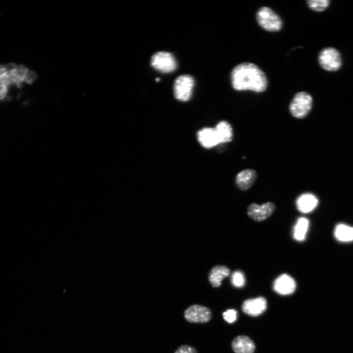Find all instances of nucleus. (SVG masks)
<instances>
[{"label":"nucleus","mask_w":353,"mask_h":353,"mask_svg":"<svg viewBox=\"0 0 353 353\" xmlns=\"http://www.w3.org/2000/svg\"><path fill=\"white\" fill-rule=\"evenodd\" d=\"M309 8L317 12L325 11L330 6L329 0H309L307 2Z\"/></svg>","instance_id":"obj_20"},{"label":"nucleus","mask_w":353,"mask_h":353,"mask_svg":"<svg viewBox=\"0 0 353 353\" xmlns=\"http://www.w3.org/2000/svg\"><path fill=\"white\" fill-rule=\"evenodd\" d=\"M198 139L204 147L210 149L220 144L215 128H206L201 130L198 133Z\"/></svg>","instance_id":"obj_12"},{"label":"nucleus","mask_w":353,"mask_h":353,"mask_svg":"<svg viewBox=\"0 0 353 353\" xmlns=\"http://www.w3.org/2000/svg\"><path fill=\"white\" fill-rule=\"evenodd\" d=\"M257 174L253 169H245L240 172L236 177V183L238 188L243 191L250 188L255 182Z\"/></svg>","instance_id":"obj_14"},{"label":"nucleus","mask_w":353,"mask_h":353,"mask_svg":"<svg viewBox=\"0 0 353 353\" xmlns=\"http://www.w3.org/2000/svg\"><path fill=\"white\" fill-rule=\"evenodd\" d=\"M232 283L235 287H243L245 283L243 274L240 271L235 272L232 276Z\"/></svg>","instance_id":"obj_21"},{"label":"nucleus","mask_w":353,"mask_h":353,"mask_svg":"<svg viewBox=\"0 0 353 353\" xmlns=\"http://www.w3.org/2000/svg\"><path fill=\"white\" fill-rule=\"evenodd\" d=\"M319 200L316 196L311 193L301 195L297 200L298 210L302 213H309L314 211L318 206Z\"/></svg>","instance_id":"obj_13"},{"label":"nucleus","mask_w":353,"mask_h":353,"mask_svg":"<svg viewBox=\"0 0 353 353\" xmlns=\"http://www.w3.org/2000/svg\"><path fill=\"white\" fill-rule=\"evenodd\" d=\"M151 64L154 69L164 73H171L177 67V62L174 56L166 52H159L153 55Z\"/></svg>","instance_id":"obj_7"},{"label":"nucleus","mask_w":353,"mask_h":353,"mask_svg":"<svg viewBox=\"0 0 353 353\" xmlns=\"http://www.w3.org/2000/svg\"><path fill=\"white\" fill-rule=\"evenodd\" d=\"M184 317L190 323H206L211 320L212 313L211 310L206 307L194 305L185 310Z\"/></svg>","instance_id":"obj_8"},{"label":"nucleus","mask_w":353,"mask_h":353,"mask_svg":"<svg viewBox=\"0 0 353 353\" xmlns=\"http://www.w3.org/2000/svg\"><path fill=\"white\" fill-rule=\"evenodd\" d=\"M224 320L229 323H234L236 321L237 317V312L235 310H228L223 314Z\"/></svg>","instance_id":"obj_22"},{"label":"nucleus","mask_w":353,"mask_h":353,"mask_svg":"<svg viewBox=\"0 0 353 353\" xmlns=\"http://www.w3.org/2000/svg\"><path fill=\"white\" fill-rule=\"evenodd\" d=\"M231 80L233 88L237 91L262 93L268 86L266 74L253 63H244L237 65L232 70Z\"/></svg>","instance_id":"obj_1"},{"label":"nucleus","mask_w":353,"mask_h":353,"mask_svg":"<svg viewBox=\"0 0 353 353\" xmlns=\"http://www.w3.org/2000/svg\"><path fill=\"white\" fill-rule=\"evenodd\" d=\"M319 62L321 68L330 72L338 70L342 63L340 54L337 50L332 47L322 50L319 56Z\"/></svg>","instance_id":"obj_5"},{"label":"nucleus","mask_w":353,"mask_h":353,"mask_svg":"<svg viewBox=\"0 0 353 353\" xmlns=\"http://www.w3.org/2000/svg\"><path fill=\"white\" fill-rule=\"evenodd\" d=\"M156 81L157 82H159L160 81V79L159 78H157Z\"/></svg>","instance_id":"obj_24"},{"label":"nucleus","mask_w":353,"mask_h":353,"mask_svg":"<svg viewBox=\"0 0 353 353\" xmlns=\"http://www.w3.org/2000/svg\"><path fill=\"white\" fill-rule=\"evenodd\" d=\"M215 129L220 143H226L232 140L233 129L228 122L225 121L220 122Z\"/></svg>","instance_id":"obj_17"},{"label":"nucleus","mask_w":353,"mask_h":353,"mask_svg":"<svg viewBox=\"0 0 353 353\" xmlns=\"http://www.w3.org/2000/svg\"><path fill=\"white\" fill-rule=\"evenodd\" d=\"M313 105L312 96L305 91L295 94L289 105V111L295 118L303 119L306 118L312 110Z\"/></svg>","instance_id":"obj_3"},{"label":"nucleus","mask_w":353,"mask_h":353,"mask_svg":"<svg viewBox=\"0 0 353 353\" xmlns=\"http://www.w3.org/2000/svg\"><path fill=\"white\" fill-rule=\"evenodd\" d=\"M174 353H197V351L191 346L184 345L179 347Z\"/></svg>","instance_id":"obj_23"},{"label":"nucleus","mask_w":353,"mask_h":353,"mask_svg":"<svg viewBox=\"0 0 353 353\" xmlns=\"http://www.w3.org/2000/svg\"><path fill=\"white\" fill-rule=\"evenodd\" d=\"M275 205L268 202L262 205L251 204L247 209V214L250 218L256 222H262L269 218L274 212Z\"/></svg>","instance_id":"obj_9"},{"label":"nucleus","mask_w":353,"mask_h":353,"mask_svg":"<svg viewBox=\"0 0 353 353\" xmlns=\"http://www.w3.org/2000/svg\"><path fill=\"white\" fill-rule=\"evenodd\" d=\"M194 85V81L191 76L183 75L178 77L174 84L175 98L180 101H187L191 97Z\"/></svg>","instance_id":"obj_6"},{"label":"nucleus","mask_w":353,"mask_h":353,"mask_svg":"<svg viewBox=\"0 0 353 353\" xmlns=\"http://www.w3.org/2000/svg\"><path fill=\"white\" fill-rule=\"evenodd\" d=\"M232 348L235 353H253L255 350V345L249 337L241 336L233 340Z\"/></svg>","instance_id":"obj_15"},{"label":"nucleus","mask_w":353,"mask_h":353,"mask_svg":"<svg viewBox=\"0 0 353 353\" xmlns=\"http://www.w3.org/2000/svg\"><path fill=\"white\" fill-rule=\"evenodd\" d=\"M274 289L279 294L289 295L294 292L296 289V283L294 280L289 275L286 274H282L275 280Z\"/></svg>","instance_id":"obj_11"},{"label":"nucleus","mask_w":353,"mask_h":353,"mask_svg":"<svg viewBox=\"0 0 353 353\" xmlns=\"http://www.w3.org/2000/svg\"><path fill=\"white\" fill-rule=\"evenodd\" d=\"M336 238L341 242H350L353 241V227L344 224H338L334 232Z\"/></svg>","instance_id":"obj_18"},{"label":"nucleus","mask_w":353,"mask_h":353,"mask_svg":"<svg viewBox=\"0 0 353 353\" xmlns=\"http://www.w3.org/2000/svg\"><path fill=\"white\" fill-rule=\"evenodd\" d=\"M309 226V220L304 218L299 219L294 228L293 236L298 241L305 240Z\"/></svg>","instance_id":"obj_19"},{"label":"nucleus","mask_w":353,"mask_h":353,"mask_svg":"<svg viewBox=\"0 0 353 353\" xmlns=\"http://www.w3.org/2000/svg\"><path fill=\"white\" fill-rule=\"evenodd\" d=\"M36 79L35 72L24 65H0V101L8 98L11 87L20 89L24 84H32Z\"/></svg>","instance_id":"obj_2"},{"label":"nucleus","mask_w":353,"mask_h":353,"mask_svg":"<svg viewBox=\"0 0 353 353\" xmlns=\"http://www.w3.org/2000/svg\"><path fill=\"white\" fill-rule=\"evenodd\" d=\"M230 274V269L225 266H218L213 269L210 275L209 281L214 287H219L222 281Z\"/></svg>","instance_id":"obj_16"},{"label":"nucleus","mask_w":353,"mask_h":353,"mask_svg":"<svg viewBox=\"0 0 353 353\" xmlns=\"http://www.w3.org/2000/svg\"><path fill=\"white\" fill-rule=\"evenodd\" d=\"M267 308V301L263 297L246 300L242 307L244 313L252 317L261 315L266 311Z\"/></svg>","instance_id":"obj_10"},{"label":"nucleus","mask_w":353,"mask_h":353,"mask_svg":"<svg viewBox=\"0 0 353 353\" xmlns=\"http://www.w3.org/2000/svg\"><path fill=\"white\" fill-rule=\"evenodd\" d=\"M259 25L264 30L269 32H277L281 30L283 23L279 15L271 9L263 7L256 14Z\"/></svg>","instance_id":"obj_4"}]
</instances>
